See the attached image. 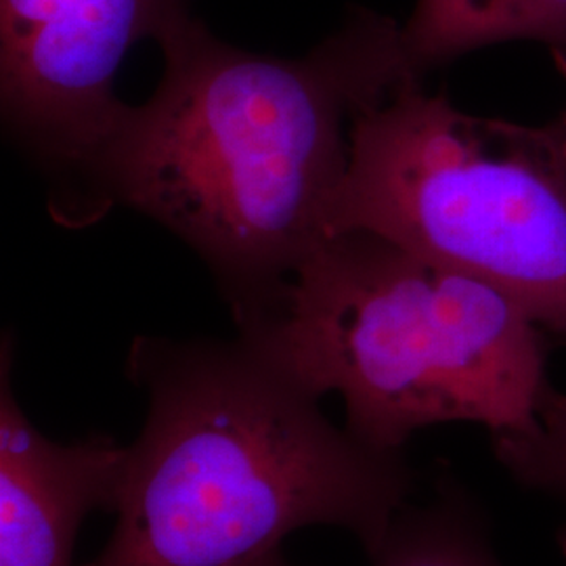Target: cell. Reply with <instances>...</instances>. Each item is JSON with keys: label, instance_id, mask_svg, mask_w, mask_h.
I'll return each mask as SVG.
<instances>
[{"label": "cell", "instance_id": "6da1fadb", "mask_svg": "<svg viewBox=\"0 0 566 566\" xmlns=\"http://www.w3.org/2000/svg\"><path fill=\"white\" fill-rule=\"evenodd\" d=\"M158 44V88L126 105L86 175L105 203L191 245L238 317L329 240L355 114L424 72L403 25L371 11L296 60L238 49L191 15Z\"/></svg>", "mask_w": 566, "mask_h": 566}, {"label": "cell", "instance_id": "7a4b0ae2", "mask_svg": "<svg viewBox=\"0 0 566 566\" xmlns=\"http://www.w3.org/2000/svg\"><path fill=\"white\" fill-rule=\"evenodd\" d=\"M128 376L147 390V418L124 447L112 537L82 566H250L317 525L371 556L416 491L403 453L332 424L319 397L243 338L142 336Z\"/></svg>", "mask_w": 566, "mask_h": 566}, {"label": "cell", "instance_id": "3957f363", "mask_svg": "<svg viewBox=\"0 0 566 566\" xmlns=\"http://www.w3.org/2000/svg\"><path fill=\"white\" fill-rule=\"evenodd\" d=\"M235 322L311 395L338 392L344 428L390 453L446 422L533 432L552 386L544 327L502 287L369 231L325 240Z\"/></svg>", "mask_w": 566, "mask_h": 566}, {"label": "cell", "instance_id": "277c9868", "mask_svg": "<svg viewBox=\"0 0 566 566\" xmlns=\"http://www.w3.org/2000/svg\"><path fill=\"white\" fill-rule=\"evenodd\" d=\"M369 231L502 287L566 338V135L465 114L422 74L350 124L329 238Z\"/></svg>", "mask_w": 566, "mask_h": 566}, {"label": "cell", "instance_id": "5b68a950", "mask_svg": "<svg viewBox=\"0 0 566 566\" xmlns=\"http://www.w3.org/2000/svg\"><path fill=\"white\" fill-rule=\"evenodd\" d=\"M189 15L185 0H0V97L44 160L84 172L118 126L122 63Z\"/></svg>", "mask_w": 566, "mask_h": 566}, {"label": "cell", "instance_id": "8992f818", "mask_svg": "<svg viewBox=\"0 0 566 566\" xmlns=\"http://www.w3.org/2000/svg\"><path fill=\"white\" fill-rule=\"evenodd\" d=\"M13 344L0 348V566H74L82 521L112 510L124 447L99 434L46 439L23 413L11 380Z\"/></svg>", "mask_w": 566, "mask_h": 566}, {"label": "cell", "instance_id": "52a82bcc", "mask_svg": "<svg viewBox=\"0 0 566 566\" xmlns=\"http://www.w3.org/2000/svg\"><path fill=\"white\" fill-rule=\"evenodd\" d=\"M403 36L420 72L507 41L546 44L566 72V0H418Z\"/></svg>", "mask_w": 566, "mask_h": 566}, {"label": "cell", "instance_id": "ba28073f", "mask_svg": "<svg viewBox=\"0 0 566 566\" xmlns=\"http://www.w3.org/2000/svg\"><path fill=\"white\" fill-rule=\"evenodd\" d=\"M369 558L371 566H504L483 507L447 472L426 504L401 507Z\"/></svg>", "mask_w": 566, "mask_h": 566}, {"label": "cell", "instance_id": "9c48e42d", "mask_svg": "<svg viewBox=\"0 0 566 566\" xmlns=\"http://www.w3.org/2000/svg\"><path fill=\"white\" fill-rule=\"evenodd\" d=\"M537 430L491 437V447L512 481L566 507V395L549 386L537 407ZM558 547L566 560V525L558 531Z\"/></svg>", "mask_w": 566, "mask_h": 566}, {"label": "cell", "instance_id": "30bf717a", "mask_svg": "<svg viewBox=\"0 0 566 566\" xmlns=\"http://www.w3.org/2000/svg\"><path fill=\"white\" fill-rule=\"evenodd\" d=\"M250 566H290L285 563V558L282 556V552H277V554H271V556H266L263 560H259V563H254V565Z\"/></svg>", "mask_w": 566, "mask_h": 566}]
</instances>
